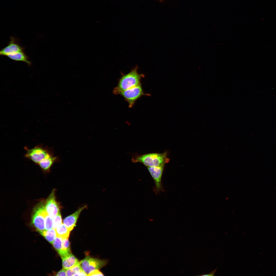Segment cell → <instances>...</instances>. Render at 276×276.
Masks as SVG:
<instances>
[{
  "mask_svg": "<svg viewBox=\"0 0 276 276\" xmlns=\"http://www.w3.org/2000/svg\"><path fill=\"white\" fill-rule=\"evenodd\" d=\"M55 190L53 189L44 203L45 209L49 215L54 217L60 211L59 204L56 200Z\"/></svg>",
  "mask_w": 276,
  "mask_h": 276,
  "instance_id": "ba28073f",
  "label": "cell"
},
{
  "mask_svg": "<svg viewBox=\"0 0 276 276\" xmlns=\"http://www.w3.org/2000/svg\"><path fill=\"white\" fill-rule=\"evenodd\" d=\"M52 244L54 248L59 254L61 251L62 249V238L57 236Z\"/></svg>",
  "mask_w": 276,
  "mask_h": 276,
  "instance_id": "d6986e66",
  "label": "cell"
},
{
  "mask_svg": "<svg viewBox=\"0 0 276 276\" xmlns=\"http://www.w3.org/2000/svg\"><path fill=\"white\" fill-rule=\"evenodd\" d=\"M62 260L63 268L66 270L72 267L79 263L77 259L72 253Z\"/></svg>",
  "mask_w": 276,
  "mask_h": 276,
  "instance_id": "7c38bea8",
  "label": "cell"
},
{
  "mask_svg": "<svg viewBox=\"0 0 276 276\" xmlns=\"http://www.w3.org/2000/svg\"><path fill=\"white\" fill-rule=\"evenodd\" d=\"M62 249L59 254L62 259L68 256L72 253L71 250L70 243L68 238H62Z\"/></svg>",
  "mask_w": 276,
  "mask_h": 276,
  "instance_id": "5bb4252c",
  "label": "cell"
},
{
  "mask_svg": "<svg viewBox=\"0 0 276 276\" xmlns=\"http://www.w3.org/2000/svg\"><path fill=\"white\" fill-rule=\"evenodd\" d=\"M44 203L41 202L35 206L32 217V224L40 233L45 230L44 215L47 211Z\"/></svg>",
  "mask_w": 276,
  "mask_h": 276,
  "instance_id": "277c9868",
  "label": "cell"
},
{
  "mask_svg": "<svg viewBox=\"0 0 276 276\" xmlns=\"http://www.w3.org/2000/svg\"><path fill=\"white\" fill-rule=\"evenodd\" d=\"M159 0V1H163V0Z\"/></svg>",
  "mask_w": 276,
  "mask_h": 276,
  "instance_id": "cb8c5ba5",
  "label": "cell"
},
{
  "mask_svg": "<svg viewBox=\"0 0 276 276\" xmlns=\"http://www.w3.org/2000/svg\"><path fill=\"white\" fill-rule=\"evenodd\" d=\"M87 207V206L85 205L79 208L75 212L66 217L63 220V224L70 231H72L75 226L81 212Z\"/></svg>",
  "mask_w": 276,
  "mask_h": 276,
  "instance_id": "30bf717a",
  "label": "cell"
},
{
  "mask_svg": "<svg viewBox=\"0 0 276 276\" xmlns=\"http://www.w3.org/2000/svg\"><path fill=\"white\" fill-rule=\"evenodd\" d=\"M169 159L167 157V153H152L141 155H135L132 158L133 163H141L146 167H155L164 165L168 163Z\"/></svg>",
  "mask_w": 276,
  "mask_h": 276,
  "instance_id": "7a4b0ae2",
  "label": "cell"
},
{
  "mask_svg": "<svg viewBox=\"0 0 276 276\" xmlns=\"http://www.w3.org/2000/svg\"><path fill=\"white\" fill-rule=\"evenodd\" d=\"M164 165L155 167H147L153 178L155 186L154 191L156 194L163 191L162 183V178Z\"/></svg>",
  "mask_w": 276,
  "mask_h": 276,
  "instance_id": "52a82bcc",
  "label": "cell"
},
{
  "mask_svg": "<svg viewBox=\"0 0 276 276\" xmlns=\"http://www.w3.org/2000/svg\"><path fill=\"white\" fill-rule=\"evenodd\" d=\"M82 270L79 263L72 267L66 270L67 276H75L79 271Z\"/></svg>",
  "mask_w": 276,
  "mask_h": 276,
  "instance_id": "ac0fdd59",
  "label": "cell"
},
{
  "mask_svg": "<svg viewBox=\"0 0 276 276\" xmlns=\"http://www.w3.org/2000/svg\"><path fill=\"white\" fill-rule=\"evenodd\" d=\"M59 160L57 156H55L52 154L45 159L40 162L38 165L43 170H49L53 164L57 162Z\"/></svg>",
  "mask_w": 276,
  "mask_h": 276,
  "instance_id": "8fae6325",
  "label": "cell"
},
{
  "mask_svg": "<svg viewBox=\"0 0 276 276\" xmlns=\"http://www.w3.org/2000/svg\"><path fill=\"white\" fill-rule=\"evenodd\" d=\"M6 56L9 59L15 61L25 62L27 63L29 66L31 64V62L29 60L28 57L24 51L9 54Z\"/></svg>",
  "mask_w": 276,
  "mask_h": 276,
  "instance_id": "4fadbf2b",
  "label": "cell"
},
{
  "mask_svg": "<svg viewBox=\"0 0 276 276\" xmlns=\"http://www.w3.org/2000/svg\"><path fill=\"white\" fill-rule=\"evenodd\" d=\"M53 217L49 215L47 212L44 215L45 230H48L53 228Z\"/></svg>",
  "mask_w": 276,
  "mask_h": 276,
  "instance_id": "e0dca14e",
  "label": "cell"
},
{
  "mask_svg": "<svg viewBox=\"0 0 276 276\" xmlns=\"http://www.w3.org/2000/svg\"><path fill=\"white\" fill-rule=\"evenodd\" d=\"M56 276H66V270L62 268L59 271L56 275Z\"/></svg>",
  "mask_w": 276,
  "mask_h": 276,
  "instance_id": "7402d4cb",
  "label": "cell"
},
{
  "mask_svg": "<svg viewBox=\"0 0 276 276\" xmlns=\"http://www.w3.org/2000/svg\"><path fill=\"white\" fill-rule=\"evenodd\" d=\"M217 268H216L215 270H214L213 271H211L210 272V273L209 274H202V275H199L204 276H213V275H214V274H215V273L216 272V271L217 270Z\"/></svg>",
  "mask_w": 276,
  "mask_h": 276,
  "instance_id": "603a6c76",
  "label": "cell"
},
{
  "mask_svg": "<svg viewBox=\"0 0 276 276\" xmlns=\"http://www.w3.org/2000/svg\"><path fill=\"white\" fill-rule=\"evenodd\" d=\"M103 276L104 275L99 270H96L88 274V276Z\"/></svg>",
  "mask_w": 276,
  "mask_h": 276,
  "instance_id": "44dd1931",
  "label": "cell"
},
{
  "mask_svg": "<svg viewBox=\"0 0 276 276\" xmlns=\"http://www.w3.org/2000/svg\"><path fill=\"white\" fill-rule=\"evenodd\" d=\"M120 94L128 102L130 108L133 106L138 99L146 95L143 90L141 84L122 91Z\"/></svg>",
  "mask_w": 276,
  "mask_h": 276,
  "instance_id": "8992f818",
  "label": "cell"
},
{
  "mask_svg": "<svg viewBox=\"0 0 276 276\" xmlns=\"http://www.w3.org/2000/svg\"><path fill=\"white\" fill-rule=\"evenodd\" d=\"M40 233L51 244L57 237L55 229L53 228L48 230H45Z\"/></svg>",
  "mask_w": 276,
  "mask_h": 276,
  "instance_id": "2e32d148",
  "label": "cell"
},
{
  "mask_svg": "<svg viewBox=\"0 0 276 276\" xmlns=\"http://www.w3.org/2000/svg\"><path fill=\"white\" fill-rule=\"evenodd\" d=\"M62 223V216L60 211L57 215L53 217V228L55 229L57 227Z\"/></svg>",
  "mask_w": 276,
  "mask_h": 276,
  "instance_id": "ffe728a7",
  "label": "cell"
},
{
  "mask_svg": "<svg viewBox=\"0 0 276 276\" xmlns=\"http://www.w3.org/2000/svg\"><path fill=\"white\" fill-rule=\"evenodd\" d=\"M26 151L25 156L38 165L41 162L53 154L51 149L41 144L37 145L31 148L25 147Z\"/></svg>",
  "mask_w": 276,
  "mask_h": 276,
  "instance_id": "3957f363",
  "label": "cell"
},
{
  "mask_svg": "<svg viewBox=\"0 0 276 276\" xmlns=\"http://www.w3.org/2000/svg\"><path fill=\"white\" fill-rule=\"evenodd\" d=\"M57 236L62 239L68 238L70 234V230L63 223H62L55 228Z\"/></svg>",
  "mask_w": 276,
  "mask_h": 276,
  "instance_id": "9a60e30c",
  "label": "cell"
},
{
  "mask_svg": "<svg viewBox=\"0 0 276 276\" xmlns=\"http://www.w3.org/2000/svg\"><path fill=\"white\" fill-rule=\"evenodd\" d=\"M10 38V40L8 45L0 51L1 55L6 56L9 54L24 51V48L20 46L17 39L13 37Z\"/></svg>",
  "mask_w": 276,
  "mask_h": 276,
  "instance_id": "9c48e42d",
  "label": "cell"
},
{
  "mask_svg": "<svg viewBox=\"0 0 276 276\" xmlns=\"http://www.w3.org/2000/svg\"><path fill=\"white\" fill-rule=\"evenodd\" d=\"M108 262L107 260L94 258L88 256L79 263L82 270L88 276L94 271L105 266Z\"/></svg>",
  "mask_w": 276,
  "mask_h": 276,
  "instance_id": "5b68a950",
  "label": "cell"
},
{
  "mask_svg": "<svg viewBox=\"0 0 276 276\" xmlns=\"http://www.w3.org/2000/svg\"><path fill=\"white\" fill-rule=\"evenodd\" d=\"M138 70V67L136 66L128 73L122 75L117 86L113 89L114 94H119L122 91L141 84V80L144 77V75L139 74Z\"/></svg>",
  "mask_w": 276,
  "mask_h": 276,
  "instance_id": "6da1fadb",
  "label": "cell"
}]
</instances>
